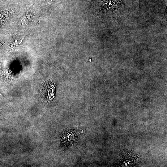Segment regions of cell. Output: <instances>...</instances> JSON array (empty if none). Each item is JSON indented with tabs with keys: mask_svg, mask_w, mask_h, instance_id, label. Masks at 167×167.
<instances>
[{
	"mask_svg": "<svg viewBox=\"0 0 167 167\" xmlns=\"http://www.w3.org/2000/svg\"><path fill=\"white\" fill-rule=\"evenodd\" d=\"M79 132L73 128H66L62 131L60 137L62 143L66 147L73 144L78 139Z\"/></svg>",
	"mask_w": 167,
	"mask_h": 167,
	"instance_id": "6da1fadb",
	"label": "cell"
}]
</instances>
